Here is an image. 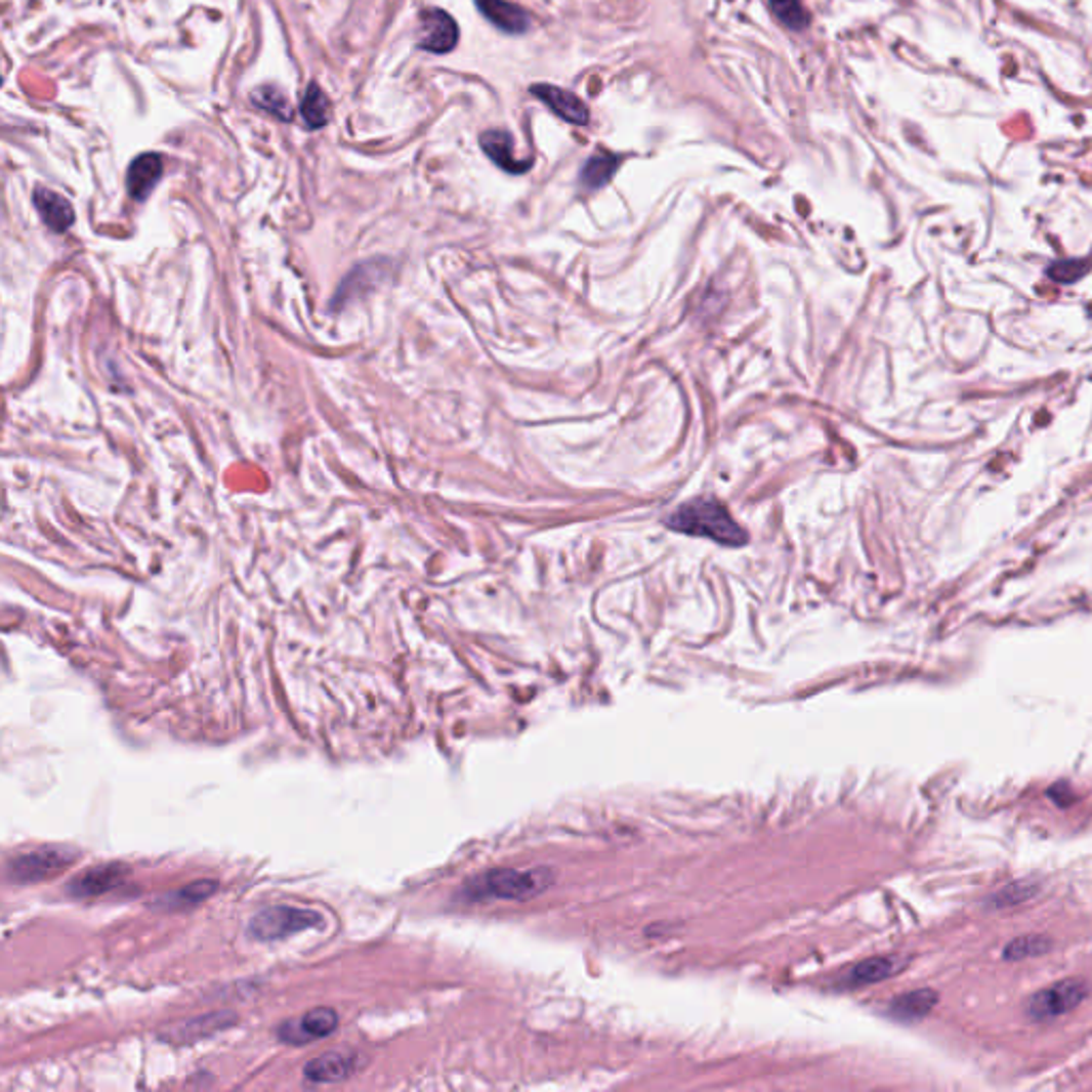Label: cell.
<instances>
[{"mask_svg": "<svg viewBox=\"0 0 1092 1092\" xmlns=\"http://www.w3.org/2000/svg\"><path fill=\"white\" fill-rule=\"evenodd\" d=\"M1050 950V941L1044 939V937H1035V934H1031V937H1020L1016 941H1011L1007 948H1005V958L1009 960H1022V958H1033V956H1042Z\"/></svg>", "mask_w": 1092, "mask_h": 1092, "instance_id": "7402d4cb", "label": "cell"}, {"mask_svg": "<svg viewBox=\"0 0 1092 1092\" xmlns=\"http://www.w3.org/2000/svg\"><path fill=\"white\" fill-rule=\"evenodd\" d=\"M163 177V156L156 152H145L131 163L126 173V188L135 201H145L154 186Z\"/></svg>", "mask_w": 1092, "mask_h": 1092, "instance_id": "30bf717a", "label": "cell"}, {"mask_svg": "<svg viewBox=\"0 0 1092 1092\" xmlns=\"http://www.w3.org/2000/svg\"><path fill=\"white\" fill-rule=\"evenodd\" d=\"M352 1069H354V1064L348 1056L337 1054V1052H327L311 1062H307L303 1076L305 1080L314 1082V1084H335V1082L346 1080L352 1074Z\"/></svg>", "mask_w": 1092, "mask_h": 1092, "instance_id": "5bb4252c", "label": "cell"}, {"mask_svg": "<svg viewBox=\"0 0 1092 1092\" xmlns=\"http://www.w3.org/2000/svg\"><path fill=\"white\" fill-rule=\"evenodd\" d=\"M1035 894V886H1028V883H1013V886H1007L1005 890H1001L993 902L995 907H1011V905H1018L1026 898H1031Z\"/></svg>", "mask_w": 1092, "mask_h": 1092, "instance_id": "603a6c76", "label": "cell"}, {"mask_svg": "<svg viewBox=\"0 0 1092 1092\" xmlns=\"http://www.w3.org/2000/svg\"><path fill=\"white\" fill-rule=\"evenodd\" d=\"M337 1028V1013L329 1007H319L303 1013L297 1020L284 1022L278 1031V1037L284 1044L293 1046H305L317 1042V1039L329 1037Z\"/></svg>", "mask_w": 1092, "mask_h": 1092, "instance_id": "8992f818", "label": "cell"}, {"mask_svg": "<svg viewBox=\"0 0 1092 1092\" xmlns=\"http://www.w3.org/2000/svg\"><path fill=\"white\" fill-rule=\"evenodd\" d=\"M666 526L674 532H681L696 538H709L723 546H743L747 544V532L734 521L723 504L715 500H691L674 510Z\"/></svg>", "mask_w": 1092, "mask_h": 1092, "instance_id": "6da1fadb", "label": "cell"}, {"mask_svg": "<svg viewBox=\"0 0 1092 1092\" xmlns=\"http://www.w3.org/2000/svg\"><path fill=\"white\" fill-rule=\"evenodd\" d=\"M75 860L77 851L58 845H45L15 855L7 867V873L13 883L26 886V883H39L67 871L75 865Z\"/></svg>", "mask_w": 1092, "mask_h": 1092, "instance_id": "277c9868", "label": "cell"}, {"mask_svg": "<svg viewBox=\"0 0 1092 1092\" xmlns=\"http://www.w3.org/2000/svg\"><path fill=\"white\" fill-rule=\"evenodd\" d=\"M299 112H301V116L305 120V126L311 128V131H319V128L327 126L331 106H329L327 94L319 88V84H309L305 88V92L301 96Z\"/></svg>", "mask_w": 1092, "mask_h": 1092, "instance_id": "e0dca14e", "label": "cell"}, {"mask_svg": "<svg viewBox=\"0 0 1092 1092\" xmlns=\"http://www.w3.org/2000/svg\"><path fill=\"white\" fill-rule=\"evenodd\" d=\"M553 883L549 869H498L478 875L465 883V898L472 902L485 900H528L542 894Z\"/></svg>", "mask_w": 1092, "mask_h": 1092, "instance_id": "7a4b0ae2", "label": "cell"}, {"mask_svg": "<svg viewBox=\"0 0 1092 1092\" xmlns=\"http://www.w3.org/2000/svg\"><path fill=\"white\" fill-rule=\"evenodd\" d=\"M323 924V916L301 907H269L256 914L248 926V934L256 941H278L307 928Z\"/></svg>", "mask_w": 1092, "mask_h": 1092, "instance_id": "3957f363", "label": "cell"}, {"mask_svg": "<svg viewBox=\"0 0 1092 1092\" xmlns=\"http://www.w3.org/2000/svg\"><path fill=\"white\" fill-rule=\"evenodd\" d=\"M1088 997V983L1082 979H1064L1060 983H1054L1048 991L1037 993L1031 1003L1028 1011L1037 1020H1048L1062 1016V1013L1072 1011Z\"/></svg>", "mask_w": 1092, "mask_h": 1092, "instance_id": "5b68a950", "label": "cell"}, {"mask_svg": "<svg viewBox=\"0 0 1092 1092\" xmlns=\"http://www.w3.org/2000/svg\"><path fill=\"white\" fill-rule=\"evenodd\" d=\"M216 881H195L191 883V886H184L179 888L171 894H165L159 902V907H165V909H186V907H195L199 902H203L205 898H210L214 892H216Z\"/></svg>", "mask_w": 1092, "mask_h": 1092, "instance_id": "ac0fdd59", "label": "cell"}, {"mask_svg": "<svg viewBox=\"0 0 1092 1092\" xmlns=\"http://www.w3.org/2000/svg\"><path fill=\"white\" fill-rule=\"evenodd\" d=\"M1048 794L1050 798H1054L1056 804H1060V807H1069V804L1076 800V794L1067 788V784H1056Z\"/></svg>", "mask_w": 1092, "mask_h": 1092, "instance_id": "cb8c5ba5", "label": "cell"}, {"mask_svg": "<svg viewBox=\"0 0 1092 1092\" xmlns=\"http://www.w3.org/2000/svg\"><path fill=\"white\" fill-rule=\"evenodd\" d=\"M33 203L37 207L41 220L54 233H65L73 226L75 222L73 205L62 195L39 186L33 193Z\"/></svg>", "mask_w": 1092, "mask_h": 1092, "instance_id": "4fadbf2b", "label": "cell"}, {"mask_svg": "<svg viewBox=\"0 0 1092 1092\" xmlns=\"http://www.w3.org/2000/svg\"><path fill=\"white\" fill-rule=\"evenodd\" d=\"M934 1003H937V995H934L932 991H916V993L898 997L892 1003V1013L900 1020H918L926 1016Z\"/></svg>", "mask_w": 1092, "mask_h": 1092, "instance_id": "d6986e66", "label": "cell"}, {"mask_svg": "<svg viewBox=\"0 0 1092 1092\" xmlns=\"http://www.w3.org/2000/svg\"><path fill=\"white\" fill-rule=\"evenodd\" d=\"M478 11L500 31L508 35H523L530 29V13L508 0H476Z\"/></svg>", "mask_w": 1092, "mask_h": 1092, "instance_id": "8fae6325", "label": "cell"}, {"mask_svg": "<svg viewBox=\"0 0 1092 1092\" xmlns=\"http://www.w3.org/2000/svg\"><path fill=\"white\" fill-rule=\"evenodd\" d=\"M480 148L500 169L508 173H526L532 167V161H518L514 156V141L508 131L493 128L480 135Z\"/></svg>", "mask_w": 1092, "mask_h": 1092, "instance_id": "7c38bea8", "label": "cell"}, {"mask_svg": "<svg viewBox=\"0 0 1092 1092\" xmlns=\"http://www.w3.org/2000/svg\"><path fill=\"white\" fill-rule=\"evenodd\" d=\"M619 165H621V159L613 152H604V150L595 152L581 169V186L585 191H600L613 179Z\"/></svg>", "mask_w": 1092, "mask_h": 1092, "instance_id": "2e32d148", "label": "cell"}, {"mask_svg": "<svg viewBox=\"0 0 1092 1092\" xmlns=\"http://www.w3.org/2000/svg\"><path fill=\"white\" fill-rule=\"evenodd\" d=\"M126 875H128V869L124 865H118V863L98 865V867L88 869L86 873L73 877L67 890L75 898H94V896H100L118 888L120 883L126 879Z\"/></svg>", "mask_w": 1092, "mask_h": 1092, "instance_id": "ba28073f", "label": "cell"}, {"mask_svg": "<svg viewBox=\"0 0 1092 1092\" xmlns=\"http://www.w3.org/2000/svg\"><path fill=\"white\" fill-rule=\"evenodd\" d=\"M532 94H536L546 108H549L551 112H555L561 120L575 124V126H587L589 124V110L585 102L570 90H563L559 86H551V84H534L530 88Z\"/></svg>", "mask_w": 1092, "mask_h": 1092, "instance_id": "9c48e42d", "label": "cell"}, {"mask_svg": "<svg viewBox=\"0 0 1092 1092\" xmlns=\"http://www.w3.org/2000/svg\"><path fill=\"white\" fill-rule=\"evenodd\" d=\"M459 26L442 9H425L421 13V39L419 47L431 54H449L457 47Z\"/></svg>", "mask_w": 1092, "mask_h": 1092, "instance_id": "52a82bcc", "label": "cell"}, {"mask_svg": "<svg viewBox=\"0 0 1092 1092\" xmlns=\"http://www.w3.org/2000/svg\"><path fill=\"white\" fill-rule=\"evenodd\" d=\"M907 967V960L905 958H894V956H879V958H869L865 962H860V965H855L849 975H847V985H869V983H877V981H883L888 979L892 975H896L900 969Z\"/></svg>", "mask_w": 1092, "mask_h": 1092, "instance_id": "9a60e30c", "label": "cell"}, {"mask_svg": "<svg viewBox=\"0 0 1092 1092\" xmlns=\"http://www.w3.org/2000/svg\"><path fill=\"white\" fill-rule=\"evenodd\" d=\"M770 7L776 17L794 31H804L809 26V13L800 0H770Z\"/></svg>", "mask_w": 1092, "mask_h": 1092, "instance_id": "44dd1931", "label": "cell"}, {"mask_svg": "<svg viewBox=\"0 0 1092 1092\" xmlns=\"http://www.w3.org/2000/svg\"><path fill=\"white\" fill-rule=\"evenodd\" d=\"M252 102L258 110L271 114L274 118H278L282 122H291V118H293V110H291L289 98H286L284 92L274 88V86L256 88L252 92Z\"/></svg>", "mask_w": 1092, "mask_h": 1092, "instance_id": "ffe728a7", "label": "cell"}]
</instances>
